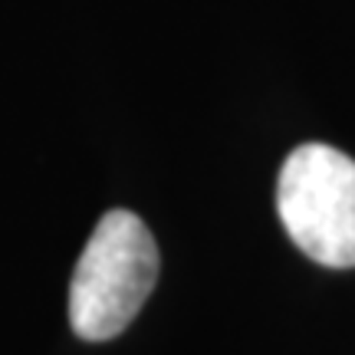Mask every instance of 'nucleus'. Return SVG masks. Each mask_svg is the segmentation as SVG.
<instances>
[{"instance_id":"obj_2","label":"nucleus","mask_w":355,"mask_h":355,"mask_svg":"<svg viewBox=\"0 0 355 355\" xmlns=\"http://www.w3.org/2000/svg\"><path fill=\"white\" fill-rule=\"evenodd\" d=\"M277 211L309 260L355 266V158L322 141L300 145L279 168Z\"/></svg>"},{"instance_id":"obj_1","label":"nucleus","mask_w":355,"mask_h":355,"mask_svg":"<svg viewBox=\"0 0 355 355\" xmlns=\"http://www.w3.org/2000/svg\"><path fill=\"white\" fill-rule=\"evenodd\" d=\"M158 279V243L132 211H105L69 283V326L86 343L115 339Z\"/></svg>"}]
</instances>
